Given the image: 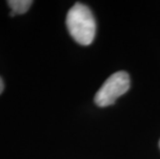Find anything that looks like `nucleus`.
<instances>
[{
  "mask_svg": "<svg viewBox=\"0 0 160 159\" xmlns=\"http://www.w3.org/2000/svg\"><path fill=\"white\" fill-rule=\"evenodd\" d=\"M66 26L69 34L78 43L89 46L96 32V23L93 13L87 5L76 3L66 16Z\"/></svg>",
  "mask_w": 160,
  "mask_h": 159,
  "instance_id": "nucleus-1",
  "label": "nucleus"
},
{
  "mask_svg": "<svg viewBox=\"0 0 160 159\" xmlns=\"http://www.w3.org/2000/svg\"><path fill=\"white\" fill-rule=\"evenodd\" d=\"M130 79L127 72H118L108 77L95 94L94 101L98 107H104L114 104L118 97L129 90Z\"/></svg>",
  "mask_w": 160,
  "mask_h": 159,
  "instance_id": "nucleus-2",
  "label": "nucleus"
},
{
  "mask_svg": "<svg viewBox=\"0 0 160 159\" xmlns=\"http://www.w3.org/2000/svg\"><path fill=\"white\" fill-rule=\"evenodd\" d=\"M33 3L31 0H9L8 4L12 8L11 17H15L16 15H23L25 13Z\"/></svg>",
  "mask_w": 160,
  "mask_h": 159,
  "instance_id": "nucleus-3",
  "label": "nucleus"
},
{
  "mask_svg": "<svg viewBox=\"0 0 160 159\" xmlns=\"http://www.w3.org/2000/svg\"><path fill=\"white\" fill-rule=\"evenodd\" d=\"M3 90H4V83H3V80L0 77V94L3 92Z\"/></svg>",
  "mask_w": 160,
  "mask_h": 159,
  "instance_id": "nucleus-4",
  "label": "nucleus"
},
{
  "mask_svg": "<svg viewBox=\"0 0 160 159\" xmlns=\"http://www.w3.org/2000/svg\"><path fill=\"white\" fill-rule=\"evenodd\" d=\"M159 147H160V141H159Z\"/></svg>",
  "mask_w": 160,
  "mask_h": 159,
  "instance_id": "nucleus-5",
  "label": "nucleus"
}]
</instances>
